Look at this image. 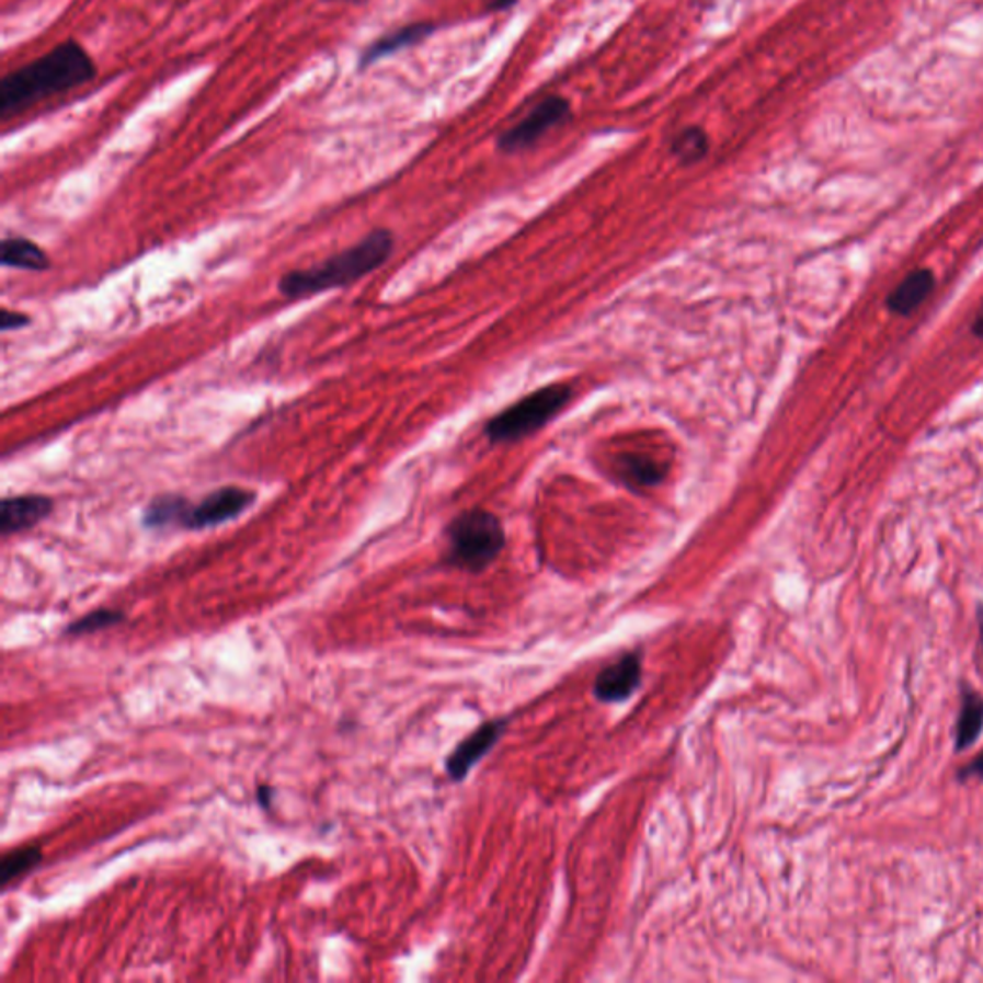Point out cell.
<instances>
[{
	"mask_svg": "<svg viewBox=\"0 0 983 983\" xmlns=\"http://www.w3.org/2000/svg\"><path fill=\"white\" fill-rule=\"evenodd\" d=\"M957 778H959L960 782L970 780V778H980V780H983V753L980 757H975L970 765L960 768Z\"/></svg>",
	"mask_w": 983,
	"mask_h": 983,
	"instance_id": "cell-20",
	"label": "cell"
},
{
	"mask_svg": "<svg viewBox=\"0 0 983 983\" xmlns=\"http://www.w3.org/2000/svg\"><path fill=\"white\" fill-rule=\"evenodd\" d=\"M186 507H188L186 498L178 496V494L152 498V502L145 510L142 523H145V527L155 528V530L168 527L181 528Z\"/></svg>",
	"mask_w": 983,
	"mask_h": 983,
	"instance_id": "cell-14",
	"label": "cell"
},
{
	"mask_svg": "<svg viewBox=\"0 0 983 983\" xmlns=\"http://www.w3.org/2000/svg\"><path fill=\"white\" fill-rule=\"evenodd\" d=\"M934 287H936L934 273L928 270H916L891 293L888 308L899 316H908L931 295Z\"/></svg>",
	"mask_w": 983,
	"mask_h": 983,
	"instance_id": "cell-12",
	"label": "cell"
},
{
	"mask_svg": "<svg viewBox=\"0 0 983 983\" xmlns=\"http://www.w3.org/2000/svg\"><path fill=\"white\" fill-rule=\"evenodd\" d=\"M434 32H436V24H433V22H415V24L403 25L400 30L382 35V37H379L369 47L365 48L362 56H359V70H365L373 64H377L382 58H388V56L396 55L400 50L421 45Z\"/></svg>",
	"mask_w": 983,
	"mask_h": 983,
	"instance_id": "cell-10",
	"label": "cell"
},
{
	"mask_svg": "<svg viewBox=\"0 0 983 983\" xmlns=\"http://www.w3.org/2000/svg\"><path fill=\"white\" fill-rule=\"evenodd\" d=\"M395 250V235L388 229H375L364 239L327 258L325 262L296 270L283 275L279 281L281 295L288 300H300L306 296L319 295L333 288H344L364 279L365 275L379 270Z\"/></svg>",
	"mask_w": 983,
	"mask_h": 983,
	"instance_id": "cell-2",
	"label": "cell"
},
{
	"mask_svg": "<svg viewBox=\"0 0 983 983\" xmlns=\"http://www.w3.org/2000/svg\"><path fill=\"white\" fill-rule=\"evenodd\" d=\"M256 494L242 487H221L202 498L198 504H188L181 528L186 530H206L219 527L224 523L237 519L240 513L247 512L254 504Z\"/></svg>",
	"mask_w": 983,
	"mask_h": 983,
	"instance_id": "cell-6",
	"label": "cell"
},
{
	"mask_svg": "<svg viewBox=\"0 0 983 983\" xmlns=\"http://www.w3.org/2000/svg\"><path fill=\"white\" fill-rule=\"evenodd\" d=\"M960 712L955 724V752L970 750L983 732V696L972 686H962Z\"/></svg>",
	"mask_w": 983,
	"mask_h": 983,
	"instance_id": "cell-11",
	"label": "cell"
},
{
	"mask_svg": "<svg viewBox=\"0 0 983 983\" xmlns=\"http://www.w3.org/2000/svg\"><path fill=\"white\" fill-rule=\"evenodd\" d=\"M573 400V390L567 385H550L538 388L533 395L521 398L507 410L490 419L487 425L490 442L523 441L528 434H535L551 419L558 418L565 410L567 403Z\"/></svg>",
	"mask_w": 983,
	"mask_h": 983,
	"instance_id": "cell-4",
	"label": "cell"
},
{
	"mask_svg": "<svg viewBox=\"0 0 983 983\" xmlns=\"http://www.w3.org/2000/svg\"><path fill=\"white\" fill-rule=\"evenodd\" d=\"M0 264L25 272H47L50 267L47 252L24 237H10L0 244Z\"/></svg>",
	"mask_w": 983,
	"mask_h": 983,
	"instance_id": "cell-13",
	"label": "cell"
},
{
	"mask_svg": "<svg viewBox=\"0 0 983 983\" xmlns=\"http://www.w3.org/2000/svg\"><path fill=\"white\" fill-rule=\"evenodd\" d=\"M711 140L701 125H688L671 139V155L682 165H694L709 155Z\"/></svg>",
	"mask_w": 983,
	"mask_h": 983,
	"instance_id": "cell-15",
	"label": "cell"
},
{
	"mask_svg": "<svg viewBox=\"0 0 983 983\" xmlns=\"http://www.w3.org/2000/svg\"><path fill=\"white\" fill-rule=\"evenodd\" d=\"M449 565L480 573L496 561L505 546V533L496 515L487 510L459 513L446 530Z\"/></svg>",
	"mask_w": 983,
	"mask_h": 983,
	"instance_id": "cell-3",
	"label": "cell"
},
{
	"mask_svg": "<svg viewBox=\"0 0 983 983\" xmlns=\"http://www.w3.org/2000/svg\"><path fill=\"white\" fill-rule=\"evenodd\" d=\"M273 793H275V791H273L272 786L262 784V786L258 788V803L264 807V809H270V805H272Z\"/></svg>",
	"mask_w": 983,
	"mask_h": 983,
	"instance_id": "cell-21",
	"label": "cell"
},
{
	"mask_svg": "<svg viewBox=\"0 0 983 983\" xmlns=\"http://www.w3.org/2000/svg\"><path fill=\"white\" fill-rule=\"evenodd\" d=\"M642 686V653L630 651L605 666L594 682V696L604 704H620Z\"/></svg>",
	"mask_w": 983,
	"mask_h": 983,
	"instance_id": "cell-7",
	"label": "cell"
},
{
	"mask_svg": "<svg viewBox=\"0 0 983 983\" xmlns=\"http://www.w3.org/2000/svg\"><path fill=\"white\" fill-rule=\"evenodd\" d=\"M43 860V851L37 845H27L20 849L4 853L0 859V883L7 890L12 883H16L22 876L37 867Z\"/></svg>",
	"mask_w": 983,
	"mask_h": 983,
	"instance_id": "cell-17",
	"label": "cell"
},
{
	"mask_svg": "<svg viewBox=\"0 0 983 983\" xmlns=\"http://www.w3.org/2000/svg\"><path fill=\"white\" fill-rule=\"evenodd\" d=\"M96 78V64L76 41L56 45L50 53L0 81V119L20 116L35 104L87 85Z\"/></svg>",
	"mask_w": 983,
	"mask_h": 983,
	"instance_id": "cell-1",
	"label": "cell"
},
{
	"mask_svg": "<svg viewBox=\"0 0 983 983\" xmlns=\"http://www.w3.org/2000/svg\"><path fill=\"white\" fill-rule=\"evenodd\" d=\"M2 318H0V329L4 331V333H9V331H18V329H24L25 325H30L32 323V319L30 316H25L22 311H10L2 310L0 313Z\"/></svg>",
	"mask_w": 983,
	"mask_h": 983,
	"instance_id": "cell-19",
	"label": "cell"
},
{
	"mask_svg": "<svg viewBox=\"0 0 983 983\" xmlns=\"http://www.w3.org/2000/svg\"><path fill=\"white\" fill-rule=\"evenodd\" d=\"M122 620H125L124 611L101 607V609H94V611L87 613L85 617L70 622L68 627L64 628V636L93 635L104 628L116 627Z\"/></svg>",
	"mask_w": 983,
	"mask_h": 983,
	"instance_id": "cell-18",
	"label": "cell"
},
{
	"mask_svg": "<svg viewBox=\"0 0 983 983\" xmlns=\"http://www.w3.org/2000/svg\"><path fill=\"white\" fill-rule=\"evenodd\" d=\"M571 116H573L571 102L561 94H550L538 102L519 124L513 125L498 137V150L504 155H519L523 150L536 147L544 135H548L559 125L567 124Z\"/></svg>",
	"mask_w": 983,
	"mask_h": 983,
	"instance_id": "cell-5",
	"label": "cell"
},
{
	"mask_svg": "<svg viewBox=\"0 0 983 983\" xmlns=\"http://www.w3.org/2000/svg\"><path fill=\"white\" fill-rule=\"evenodd\" d=\"M974 333L978 334V336H983V310L982 313H980V318L975 319Z\"/></svg>",
	"mask_w": 983,
	"mask_h": 983,
	"instance_id": "cell-24",
	"label": "cell"
},
{
	"mask_svg": "<svg viewBox=\"0 0 983 983\" xmlns=\"http://www.w3.org/2000/svg\"><path fill=\"white\" fill-rule=\"evenodd\" d=\"M619 472L628 487H653L665 479L666 469L651 457L630 454L620 457Z\"/></svg>",
	"mask_w": 983,
	"mask_h": 983,
	"instance_id": "cell-16",
	"label": "cell"
},
{
	"mask_svg": "<svg viewBox=\"0 0 983 983\" xmlns=\"http://www.w3.org/2000/svg\"><path fill=\"white\" fill-rule=\"evenodd\" d=\"M327 2H331V0H327Z\"/></svg>",
	"mask_w": 983,
	"mask_h": 983,
	"instance_id": "cell-25",
	"label": "cell"
},
{
	"mask_svg": "<svg viewBox=\"0 0 983 983\" xmlns=\"http://www.w3.org/2000/svg\"><path fill=\"white\" fill-rule=\"evenodd\" d=\"M975 619H978V627H980V643H982V650H983V604L978 605V611H975Z\"/></svg>",
	"mask_w": 983,
	"mask_h": 983,
	"instance_id": "cell-23",
	"label": "cell"
},
{
	"mask_svg": "<svg viewBox=\"0 0 983 983\" xmlns=\"http://www.w3.org/2000/svg\"><path fill=\"white\" fill-rule=\"evenodd\" d=\"M504 728V720H492L488 724H482L469 738H465L464 742L457 745L456 750L449 755L448 761H446V770H448L449 778L456 780V782L464 780L465 776L469 775L472 765H477L498 744Z\"/></svg>",
	"mask_w": 983,
	"mask_h": 983,
	"instance_id": "cell-9",
	"label": "cell"
},
{
	"mask_svg": "<svg viewBox=\"0 0 983 983\" xmlns=\"http://www.w3.org/2000/svg\"><path fill=\"white\" fill-rule=\"evenodd\" d=\"M517 2L519 0H490L487 10L488 12H504V10L513 9Z\"/></svg>",
	"mask_w": 983,
	"mask_h": 983,
	"instance_id": "cell-22",
	"label": "cell"
},
{
	"mask_svg": "<svg viewBox=\"0 0 983 983\" xmlns=\"http://www.w3.org/2000/svg\"><path fill=\"white\" fill-rule=\"evenodd\" d=\"M55 512L53 498L43 494L4 498L0 504V533L2 536L18 535L37 527Z\"/></svg>",
	"mask_w": 983,
	"mask_h": 983,
	"instance_id": "cell-8",
	"label": "cell"
}]
</instances>
